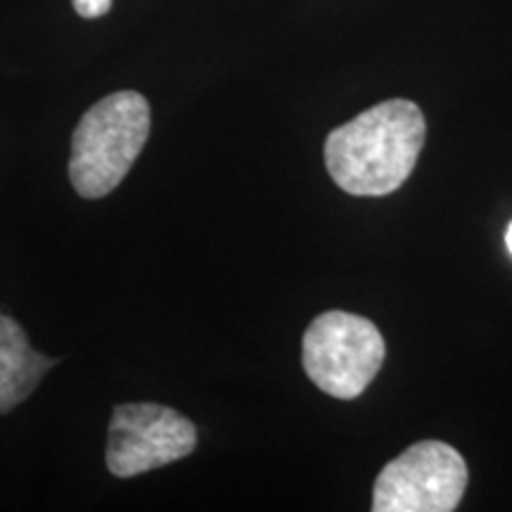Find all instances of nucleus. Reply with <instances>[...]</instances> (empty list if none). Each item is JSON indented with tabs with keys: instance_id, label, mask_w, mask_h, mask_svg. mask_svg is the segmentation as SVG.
I'll return each instance as SVG.
<instances>
[{
	"instance_id": "f257e3e1",
	"label": "nucleus",
	"mask_w": 512,
	"mask_h": 512,
	"mask_svg": "<svg viewBox=\"0 0 512 512\" xmlns=\"http://www.w3.org/2000/svg\"><path fill=\"white\" fill-rule=\"evenodd\" d=\"M425 133V117L415 102L384 100L330 133L328 174L349 195H392L413 174Z\"/></svg>"
},
{
	"instance_id": "f03ea898",
	"label": "nucleus",
	"mask_w": 512,
	"mask_h": 512,
	"mask_svg": "<svg viewBox=\"0 0 512 512\" xmlns=\"http://www.w3.org/2000/svg\"><path fill=\"white\" fill-rule=\"evenodd\" d=\"M150 136V105L136 91L107 95L83 114L72 138L69 181L86 200L124 181Z\"/></svg>"
},
{
	"instance_id": "7ed1b4c3",
	"label": "nucleus",
	"mask_w": 512,
	"mask_h": 512,
	"mask_svg": "<svg viewBox=\"0 0 512 512\" xmlns=\"http://www.w3.org/2000/svg\"><path fill=\"white\" fill-rule=\"evenodd\" d=\"M302 363L320 392L351 401L380 373L384 339L373 320L356 313H320L304 332Z\"/></svg>"
},
{
	"instance_id": "20e7f679",
	"label": "nucleus",
	"mask_w": 512,
	"mask_h": 512,
	"mask_svg": "<svg viewBox=\"0 0 512 512\" xmlns=\"http://www.w3.org/2000/svg\"><path fill=\"white\" fill-rule=\"evenodd\" d=\"M467 486V465L444 441H420L375 479V512H451Z\"/></svg>"
},
{
	"instance_id": "39448f33",
	"label": "nucleus",
	"mask_w": 512,
	"mask_h": 512,
	"mask_svg": "<svg viewBox=\"0 0 512 512\" xmlns=\"http://www.w3.org/2000/svg\"><path fill=\"white\" fill-rule=\"evenodd\" d=\"M197 427L174 408L159 403H124L110 420L105 460L114 477L128 479L190 456Z\"/></svg>"
},
{
	"instance_id": "423d86ee",
	"label": "nucleus",
	"mask_w": 512,
	"mask_h": 512,
	"mask_svg": "<svg viewBox=\"0 0 512 512\" xmlns=\"http://www.w3.org/2000/svg\"><path fill=\"white\" fill-rule=\"evenodd\" d=\"M53 366V358L31 347L22 325L0 313V413H10L29 399Z\"/></svg>"
},
{
	"instance_id": "0eeeda50",
	"label": "nucleus",
	"mask_w": 512,
	"mask_h": 512,
	"mask_svg": "<svg viewBox=\"0 0 512 512\" xmlns=\"http://www.w3.org/2000/svg\"><path fill=\"white\" fill-rule=\"evenodd\" d=\"M76 15L83 19H98L112 10V0H72Z\"/></svg>"
},
{
	"instance_id": "6e6552de",
	"label": "nucleus",
	"mask_w": 512,
	"mask_h": 512,
	"mask_svg": "<svg viewBox=\"0 0 512 512\" xmlns=\"http://www.w3.org/2000/svg\"><path fill=\"white\" fill-rule=\"evenodd\" d=\"M505 245H508L510 254H512V223L508 226V233H505Z\"/></svg>"
}]
</instances>
